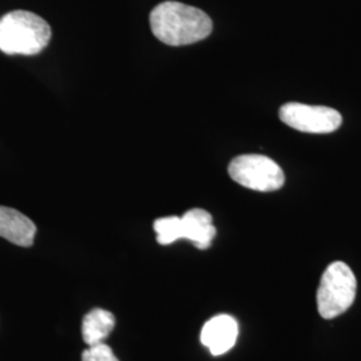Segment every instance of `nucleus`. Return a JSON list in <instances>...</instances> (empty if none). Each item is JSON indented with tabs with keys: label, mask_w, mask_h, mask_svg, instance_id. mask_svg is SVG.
I'll list each match as a JSON object with an SVG mask.
<instances>
[{
	"label": "nucleus",
	"mask_w": 361,
	"mask_h": 361,
	"mask_svg": "<svg viewBox=\"0 0 361 361\" xmlns=\"http://www.w3.org/2000/svg\"><path fill=\"white\" fill-rule=\"evenodd\" d=\"M150 26L155 38L168 46L193 44L213 31L207 13L180 1L158 4L150 13Z\"/></svg>",
	"instance_id": "nucleus-1"
},
{
	"label": "nucleus",
	"mask_w": 361,
	"mask_h": 361,
	"mask_svg": "<svg viewBox=\"0 0 361 361\" xmlns=\"http://www.w3.org/2000/svg\"><path fill=\"white\" fill-rule=\"evenodd\" d=\"M51 39V28L38 15L13 11L0 19V51L7 55H37Z\"/></svg>",
	"instance_id": "nucleus-2"
},
{
	"label": "nucleus",
	"mask_w": 361,
	"mask_h": 361,
	"mask_svg": "<svg viewBox=\"0 0 361 361\" xmlns=\"http://www.w3.org/2000/svg\"><path fill=\"white\" fill-rule=\"evenodd\" d=\"M357 281L345 262H332L324 271L317 289V308L323 319H335L350 308Z\"/></svg>",
	"instance_id": "nucleus-3"
},
{
	"label": "nucleus",
	"mask_w": 361,
	"mask_h": 361,
	"mask_svg": "<svg viewBox=\"0 0 361 361\" xmlns=\"http://www.w3.org/2000/svg\"><path fill=\"white\" fill-rule=\"evenodd\" d=\"M228 171L234 182L256 192L279 190L285 182L283 169L265 155H238L231 162Z\"/></svg>",
	"instance_id": "nucleus-4"
},
{
	"label": "nucleus",
	"mask_w": 361,
	"mask_h": 361,
	"mask_svg": "<svg viewBox=\"0 0 361 361\" xmlns=\"http://www.w3.org/2000/svg\"><path fill=\"white\" fill-rule=\"evenodd\" d=\"M280 119L293 129L312 134L334 133L343 123V116L332 107L297 102L284 104L280 109Z\"/></svg>",
	"instance_id": "nucleus-5"
},
{
	"label": "nucleus",
	"mask_w": 361,
	"mask_h": 361,
	"mask_svg": "<svg viewBox=\"0 0 361 361\" xmlns=\"http://www.w3.org/2000/svg\"><path fill=\"white\" fill-rule=\"evenodd\" d=\"M238 336V324L228 314H219L210 319L201 331V343L212 355L219 356L234 347Z\"/></svg>",
	"instance_id": "nucleus-6"
},
{
	"label": "nucleus",
	"mask_w": 361,
	"mask_h": 361,
	"mask_svg": "<svg viewBox=\"0 0 361 361\" xmlns=\"http://www.w3.org/2000/svg\"><path fill=\"white\" fill-rule=\"evenodd\" d=\"M180 240H189L195 247L205 250L212 245L217 231L209 212L204 209H192L180 217Z\"/></svg>",
	"instance_id": "nucleus-7"
},
{
	"label": "nucleus",
	"mask_w": 361,
	"mask_h": 361,
	"mask_svg": "<svg viewBox=\"0 0 361 361\" xmlns=\"http://www.w3.org/2000/svg\"><path fill=\"white\" fill-rule=\"evenodd\" d=\"M37 226L31 219L11 207H0V237L15 245L28 246L34 244Z\"/></svg>",
	"instance_id": "nucleus-8"
},
{
	"label": "nucleus",
	"mask_w": 361,
	"mask_h": 361,
	"mask_svg": "<svg viewBox=\"0 0 361 361\" xmlns=\"http://www.w3.org/2000/svg\"><path fill=\"white\" fill-rule=\"evenodd\" d=\"M116 326V317L109 310H92L89 312L82 323V336L85 343L90 347L101 344L113 332Z\"/></svg>",
	"instance_id": "nucleus-9"
},
{
	"label": "nucleus",
	"mask_w": 361,
	"mask_h": 361,
	"mask_svg": "<svg viewBox=\"0 0 361 361\" xmlns=\"http://www.w3.org/2000/svg\"><path fill=\"white\" fill-rule=\"evenodd\" d=\"M180 217L170 216L154 221V231L157 233V241L161 245H170L180 240Z\"/></svg>",
	"instance_id": "nucleus-10"
},
{
	"label": "nucleus",
	"mask_w": 361,
	"mask_h": 361,
	"mask_svg": "<svg viewBox=\"0 0 361 361\" xmlns=\"http://www.w3.org/2000/svg\"><path fill=\"white\" fill-rule=\"evenodd\" d=\"M82 361H119L114 352L104 343L90 345L82 353Z\"/></svg>",
	"instance_id": "nucleus-11"
}]
</instances>
